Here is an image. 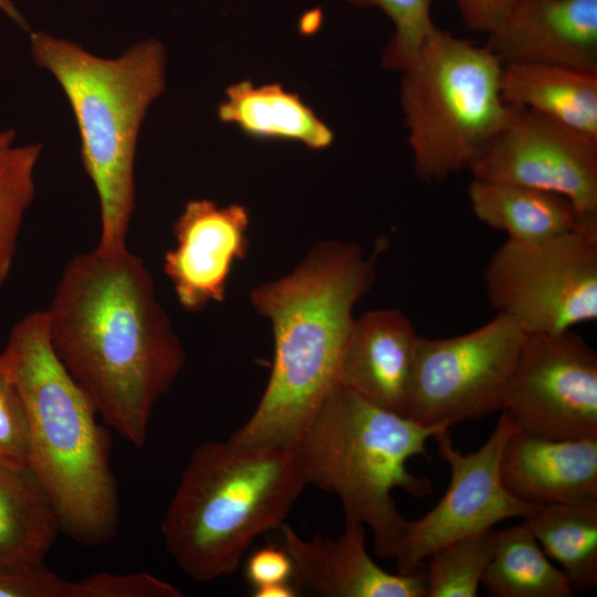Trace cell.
<instances>
[{"label":"cell","instance_id":"7c38bea8","mask_svg":"<svg viewBox=\"0 0 597 597\" xmlns=\"http://www.w3.org/2000/svg\"><path fill=\"white\" fill-rule=\"evenodd\" d=\"M473 179L559 195L583 219L597 218V139L516 107L469 168Z\"/></svg>","mask_w":597,"mask_h":597},{"label":"cell","instance_id":"52a82bcc","mask_svg":"<svg viewBox=\"0 0 597 597\" xmlns=\"http://www.w3.org/2000/svg\"><path fill=\"white\" fill-rule=\"evenodd\" d=\"M503 64L485 46L434 27L401 71L400 102L416 175L441 182L469 169L511 117Z\"/></svg>","mask_w":597,"mask_h":597},{"label":"cell","instance_id":"d6a6232c","mask_svg":"<svg viewBox=\"0 0 597 597\" xmlns=\"http://www.w3.org/2000/svg\"><path fill=\"white\" fill-rule=\"evenodd\" d=\"M0 11L3 12L8 18H10L14 23L20 25L23 29H28V24L11 0H0Z\"/></svg>","mask_w":597,"mask_h":597},{"label":"cell","instance_id":"1f68e13d","mask_svg":"<svg viewBox=\"0 0 597 597\" xmlns=\"http://www.w3.org/2000/svg\"><path fill=\"white\" fill-rule=\"evenodd\" d=\"M255 597H293L297 595V589L294 583H285L273 585L252 590Z\"/></svg>","mask_w":597,"mask_h":597},{"label":"cell","instance_id":"7a4b0ae2","mask_svg":"<svg viewBox=\"0 0 597 597\" xmlns=\"http://www.w3.org/2000/svg\"><path fill=\"white\" fill-rule=\"evenodd\" d=\"M354 242L314 244L287 274L250 292L273 334L268 384L250 418L229 438L245 444L292 446L338 384L354 307L371 289L376 258Z\"/></svg>","mask_w":597,"mask_h":597},{"label":"cell","instance_id":"4fadbf2b","mask_svg":"<svg viewBox=\"0 0 597 597\" xmlns=\"http://www.w3.org/2000/svg\"><path fill=\"white\" fill-rule=\"evenodd\" d=\"M249 209L240 203L189 200L172 226L176 244L164 255V272L182 308L199 312L226 297L235 262L250 242Z\"/></svg>","mask_w":597,"mask_h":597},{"label":"cell","instance_id":"5b68a950","mask_svg":"<svg viewBox=\"0 0 597 597\" xmlns=\"http://www.w3.org/2000/svg\"><path fill=\"white\" fill-rule=\"evenodd\" d=\"M30 46L35 63L59 82L76 121L83 167L100 203L95 249L123 253L135 209L138 133L148 107L165 91V49L148 39L106 59L41 31L31 32Z\"/></svg>","mask_w":597,"mask_h":597},{"label":"cell","instance_id":"277c9868","mask_svg":"<svg viewBox=\"0 0 597 597\" xmlns=\"http://www.w3.org/2000/svg\"><path fill=\"white\" fill-rule=\"evenodd\" d=\"M306 484L292 446L203 442L161 520L165 548L195 580L229 576L259 536L284 524Z\"/></svg>","mask_w":597,"mask_h":597},{"label":"cell","instance_id":"ffe728a7","mask_svg":"<svg viewBox=\"0 0 597 597\" xmlns=\"http://www.w3.org/2000/svg\"><path fill=\"white\" fill-rule=\"evenodd\" d=\"M468 192L475 218L514 241L555 238L584 220L566 198L532 187L473 179Z\"/></svg>","mask_w":597,"mask_h":597},{"label":"cell","instance_id":"603a6c76","mask_svg":"<svg viewBox=\"0 0 597 597\" xmlns=\"http://www.w3.org/2000/svg\"><path fill=\"white\" fill-rule=\"evenodd\" d=\"M481 586L492 597H570L566 574L555 567L522 522L495 530V544Z\"/></svg>","mask_w":597,"mask_h":597},{"label":"cell","instance_id":"d6986e66","mask_svg":"<svg viewBox=\"0 0 597 597\" xmlns=\"http://www.w3.org/2000/svg\"><path fill=\"white\" fill-rule=\"evenodd\" d=\"M218 117L256 140L298 143L314 150L325 149L334 140L332 129L301 96L279 83L230 85Z\"/></svg>","mask_w":597,"mask_h":597},{"label":"cell","instance_id":"d4e9b609","mask_svg":"<svg viewBox=\"0 0 597 597\" xmlns=\"http://www.w3.org/2000/svg\"><path fill=\"white\" fill-rule=\"evenodd\" d=\"M495 530H489L444 545L428 562L426 597H475L491 561Z\"/></svg>","mask_w":597,"mask_h":597},{"label":"cell","instance_id":"6da1fadb","mask_svg":"<svg viewBox=\"0 0 597 597\" xmlns=\"http://www.w3.org/2000/svg\"><path fill=\"white\" fill-rule=\"evenodd\" d=\"M45 311L51 347L103 422L136 448L186 352L145 262L96 249L65 265Z\"/></svg>","mask_w":597,"mask_h":597},{"label":"cell","instance_id":"5bb4252c","mask_svg":"<svg viewBox=\"0 0 597 597\" xmlns=\"http://www.w3.org/2000/svg\"><path fill=\"white\" fill-rule=\"evenodd\" d=\"M280 528L297 591L325 597H426L425 575L392 574L375 563L366 548V526L355 520L344 519V531L335 538H304L287 524Z\"/></svg>","mask_w":597,"mask_h":597},{"label":"cell","instance_id":"44dd1931","mask_svg":"<svg viewBox=\"0 0 597 597\" xmlns=\"http://www.w3.org/2000/svg\"><path fill=\"white\" fill-rule=\"evenodd\" d=\"M60 532L54 505L32 470L0 463V565L43 564Z\"/></svg>","mask_w":597,"mask_h":597},{"label":"cell","instance_id":"484cf974","mask_svg":"<svg viewBox=\"0 0 597 597\" xmlns=\"http://www.w3.org/2000/svg\"><path fill=\"white\" fill-rule=\"evenodd\" d=\"M359 7L379 8L394 23L395 32L383 55V66L402 71L419 53L436 27L432 0H345Z\"/></svg>","mask_w":597,"mask_h":597},{"label":"cell","instance_id":"4316f807","mask_svg":"<svg viewBox=\"0 0 597 597\" xmlns=\"http://www.w3.org/2000/svg\"><path fill=\"white\" fill-rule=\"evenodd\" d=\"M0 463L28 467V421L21 394L0 356Z\"/></svg>","mask_w":597,"mask_h":597},{"label":"cell","instance_id":"ac0fdd59","mask_svg":"<svg viewBox=\"0 0 597 597\" xmlns=\"http://www.w3.org/2000/svg\"><path fill=\"white\" fill-rule=\"evenodd\" d=\"M501 91L505 103L597 139V70L507 63L502 66Z\"/></svg>","mask_w":597,"mask_h":597},{"label":"cell","instance_id":"9c48e42d","mask_svg":"<svg viewBox=\"0 0 597 597\" xmlns=\"http://www.w3.org/2000/svg\"><path fill=\"white\" fill-rule=\"evenodd\" d=\"M526 336L502 314L457 336H420L405 416L451 428L501 411Z\"/></svg>","mask_w":597,"mask_h":597},{"label":"cell","instance_id":"2e32d148","mask_svg":"<svg viewBox=\"0 0 597 597\" xmlns=\"http://www.w3.org/2000/svg\"><path fill=\"white\" fill-rule=\"evenodd\" d=\"M418 335L398 308H377L354 318L338 383L364 398L405 415Z\"/></svg>","mask_w":597,"mask_h":597},{"label":"cell","instance_id":"cb8c5ba5","mask_svg":"<svg viewBox=\"0 0 597 597\" xmlns=\"http://www.w3.org/2000/svg\"><path fill=\"white\" fill-rule=\"evenodd\" d=\"M42 145L17 144L13 128L0 130V285L8 279L24 214L35 195Z\"/></svg>","mask_w":597,"mask_h":597},{"label":"cell","instance_id":"ba28073f","mask_svg":"<svg viewBox=\"0 0 597 597\" xmlns=\"http://www.w3.org/2000/svg\"><path fill=\"white\" fill-rule=\"evenodd\" d=\"M496 314L526 334H552L597 318V218L538 242L507 239L484 271Z\"/></svg>","mask_w":597,"mask_h":597},{"label":"cell","instance_id":"8fae6325","mask_svg":"<svg viewBox=\"0 0 597 597\" xmlns=\"http://www.w3.org/2000/svg\"><path fill=\"white\" fill-rule=\"evenodd\" d=\"M501 411L536 436L597 437L596 352L572 329L527 334Z\"/></svg>","mask_w":597,"mask_h":597},{"label":"cell","instance_id":"30bf717a","mask_svg":"<svg viewBox=\"0 0 597 597\" xmlns=\"http://www.w3.org/2000/svg\"><path fill=\"white\" fill-rule=\"evenodd\" d=\"M516 426L501 411L494 430L475 451L454 448L450 429L433 437L450 469V482L436 506L407 520L394 559L397 572H418L436 551L454 541L492 530L509 519H525L541 504L522 501L504 486L500 462L504 444Z\"/></svg>","mask_w":597,"mask_h":597},{"label":"cell","instance_id":"f1b7e54d","mask_svg":"<svg viewBox=\"0 0 597 597\" xmlns=\"http://www.w3.org/2000/svg\"><path fill=\"white\" fill-rule=\"evenodd\" d=\"M81 597H180L175 586L145 572H98L78 580Z\"/></svg>","mask_w":597,"mask_h":597},{"label":"cell","instance_id":"3957f363","mask_svg":"<svg viewBox=\"0 0 597 597\" xmlns=\"http://www.w3.org/2000/svg\"><path fill=\"white\" fill-rule=\"evenodd\" d=\"M0 356L24 404L28 467L52 501L61 532L88 547L111 542L118 533L119 499L109 437L55 356L44 310L12 326Z\"/></svg>","mask_w":597,"mask_h":597},{"label":"cell","instance_id":"f546056e","mask_svg":"<svg viewBox=\"0 0 597 597\" xmlns=\"http://www.w3.org/2000/svg\"><path fill=\"white\" fill-rule=\"evenodd\" d=\"M245 578L252 590L293 583L294 566L284 546L268 545L254 551L247 559Z\"/></svg>","mask_w":597,"mask_h":597},{"label":"cell","instance_id":"9a60e30c","mask_svg":"<svg viewBox=\"0 0 597 597\" xmlns=\"http://www.w3.org/2000/svg\"><path fill=\"white\" fill-rule=\"evenodd\" d=\"M485 46L502 64L597 70V0H523Z\"/></svg>","mask_w":597,"mask_h":597},{"label":"cell","instance_id":"4dcf8cb0","mask_svg":"<svg viewBox=\"0 0 597 597\" xmlns=\"http://www.w3.org/2000/svg\"><path fill=\"white\" fill-rule=\"evenodd\" d=\"M465 25L490 34L495 31L523 0H453Z\"/></svg>","mask_w":597,"mask_h":597},{"label":"cell","instance_id":"8992f818","mask_svg":"<svg viewBox=\"0 0 597 597\" xmlns=\"http://www.w3.org/2000/svg\"><path fill=\"white\" fill-rule=\"evenodd\" d=\"M446 429L384 408L338 383L292 447L306 482L336 495L344 519L369 528L376 554L394 559L407 519L392 491L416 498L431 493L430 480L411 473L407 463L426 455L428 440Z\"/></svg>","mask_w":597,"mask_h":597},{"label":"cell","instance_id":"e0dca14e","mask_svg":"<svg viewBox=\"0 0 597 597\" xmlns=\"http://www.w3.org/2000/svg\"><path fill=\"white\" fill-rule=\"evenodd\" d=\"M500 473L506 490L528 503L597 500V437L551 439L515 427Z\"/></svg>","mask_w":597,"mask_h":597},{"label":"cell","instance_id":"7402d4cb","mask_svg":"<svg viewBox=\"0 0 597 597\" xmlns=\"http://www.w3.org/2000/svg\"><path fill=\"white\" fill-rule=\"evenodd\" d=\"M523 523L575 593L597 586V500L541 504Z\"/></svg>","mask_w":597,"mask_h":597},{"label":"cell","instance_id":"83f0119b","mask_svg":"<svg viewBox=\"0 0 597 597\" xmlns=\"http://www.w3.org/2000/svg\"><path fill=\"white\" fill-rule=\"evenodd\" d=\"M0 597H80L78 580L64 579L44 563L0 565Z\"/></svg>","mask_w":597,"mask_h":597}]
</instances>
